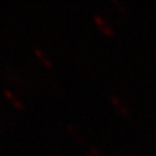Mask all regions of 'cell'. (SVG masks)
<instances>
[{
    "instance_id": "cell-1",
    "label": "cell",
    "mask_w": 156,
    "mask_h": 156,
    "mask_svg": "<svg viewBox=\"0 0 156 156\" xmlns=\"http://www.w3.org/2000/svg\"><path fill=\"white\" fill-rule=\"evenodd\" d=\"M94 21L98 26H99V29L101 31H103L105 35H108V37H112L115 34L113 31V29H112V26L108 23V21H107L105 18H103L101 16H99V14H94Z\"/></svg>"
},
{
    "instance_id": "cell-2",
    "label": "cell",
    "mask_w": 156,
    "mask_h": 156,
    "mask_svg": "<svg viewBox=\"0 0 156 156\" xmlns=\"http://www.w3.org/2000/svg\"><path fill=\"white\" fill-rule=\"evenodd\" d=\"M109 98H111V101L113 103V105L116 107V109L119 111L120 113H122V115H129V107L125 104V101H122L119 96L115 95V94H111Z\"/></svg>"
},
{
    "instance_id": "cell-3",
    "label": "cell",
    "mask_w": 156,
    "mask_h": 156,
    "mask_svg": "<svg viewBox=\"0 0 156 156\" xmlns=\"http://www.w3.org/2000/svg\"><path fill=\"white\" fill-rule=\"evenodd\" d=\"M3 92H4V95H5V96L8 98V99L12 101V103H13V105L16 107V108H18V109H22V104L20 103V101L16 99V98H14L13 92H12L11 90H8V89H4V90H3Z\"/></svg>"
},
{
    "instance_id": "cell-4",
    "label": "cell",
    "mask_w": 156,
    "mask_h": 156,
    "mask_svg": "<svg viewBox=\"0 0 156 156\" xmlns=\"http://www.w3.org/2000/svg\"><path fill=\"white\" fill-rule=\"evenodd\" d=\"M33 51H34V53H35V55H37L39 58H41V60H42V62H43V64H44L46 66H48V68H51V66H52V64L50 62V60H48V58L44 56V53H43L41 50H39V48L34 47V48H33Z\"/></svg>"
},
{
    "instance_id": "cell-5",
    "label": "cell",
    "mask_w": 156,
    "mask_h": 156,
    "mask_svg": "<svg viewBox=\"0 0 156 156\" xmlns=\"http://www.w3.org/2000/svg\"><path fill=\"white\" fill-rule=\"evenodd\" d=\"M66 128H68V130L70 131V134H73V135L76 136L78 142H80V143H83V138H82V136H80V134H78L77 131H76V129L73 128V125H72V124H68V126H66Z\"/></svg>"
},
{
    "instance_id": "cell-6",
    "label": "cell",
    "mask_w": 156,
    "mask_h": 156,
    "mask_svg": "<svg viewBox=\"0 0 156 156\" xmlns=\"http://www.w3.org/2000/svg\"><path fill=\"white\" fill-rule=\"evenodd\" d=\"M85 156H94V155H92V154L90 152V151H89V152H86V154H85Z\"/></svg>"
}]
</instances>
